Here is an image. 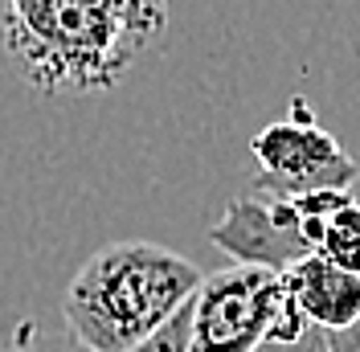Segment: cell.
Returning <instances> with one entry per match:
<instances>
[{
	"instance_id": "obj_1",
	"label": "cell",
	"mask_w": 360,
	"mask_h": 352,
	"mask_svg": "<svg viewBox=\"0 0 360 352\" xmlns=\"http://www.w3.org/2000/svg\"><path fill=\"white\" fill-rule=\"evenodd\" d=\"M201 279L197 263L160 242H111L70 279L62 320L82 352H127L164 328Z\"/></svg>"
},
{
	"instance_id": "obj_2",
	"label": "cell",
	"mask_w": 360,
	"mask_h": 352,
	"mask_svg": "<svg viewBox=\"0 0 360 352\" xmlns=\"http://www.w3.org/2000/svg\"><path fill=\"white\" fill-rule=\"evenodd\" d=\"M283 299V275L262 266L233 263L205 275L188 299V352H254L270 336Z\"/></svg>"
},
{
	"instance_id": "obj_3",
	"label": "cell",
	"mask_w": 360,
	"mask_h": 352,
	"mask_svg": "<svg viewBox=\"0 0 360 352\" xmlns=\"http://www.w3.org/2000/svg\"><path fill=\"white\" fill-rule=\"evenodd\" d=\"M254 156V180L250 189L270 197H303L315 189H352L356 184V160L340 148L332 132L315 123L303 99L291 103V115L266 123L250 139Z\"/></svg>"
},
{
	"instance_id": "obj_4",
	"label": "cell",
	"mask_w": 360,
	"mask_h": 352,
	"mask_svg": "<svg viewBox=\"0 0 360 352\" xmlns=\"http://www.w3.org/2000/svg\"><path fill=\"white\" fill-rule=\"evenodd\" d=\"M213 246H221L233 263L262 266L274 275H287L295 263L311 258V246L303 242L299 213L291 197H270L258 189H246L242 197L225 205L217 225L209 230Z\"/></svg>"
},
{
	"instance_id": "obj_5",
	"label": "cell",
	"mask_w": 360,
	"mask_h": 352,
	"mask_svg": "<svg viewBox=\"0 0 360 352\" xmlns=\"http://www.w3.org/2000/svg\"><path fill=\"white\" fill-rule=\"evenodd\" d=\"M283 287L291 295L299 315L323 332H344L360 320V275L340 270L323 258H303L283 275Z\"/></svg>"
},
{
	"instance_id": "obj_6",
	"label": "cell",
	"mask_w": 360,
	"mask_h": 352,
	"mask_svg": "<svg viewBox=\"0 0 360 352\" xmlns=\"http://www.w3.org/2000/svg\"><path fill=\"white\" fill-rule=\"evenodd\" d=\"M127 352H188V303H184L160 332H152L148 340H139V344L127 348Z\"/></svg>"
},
{
	"instance_id": "obj_7",
	"label": "cell",
	"mask_w": 360,
	"mask_h": 352,
	"mask_svg": "<svg viewBox=\"0 0 360 352\" xmlns=\"http://www.w3.org/2000/svg\"><path fill=\"white\" fill-rule=\"evenodd\" d=\"M254 352H332V348H328V332L315 328V324H303L295 336H266Z\"/></svg>"
},
{
	"instance_id": "obj_8",
	"label": "cell",
	"mask_w": 360,
	"mask_h": 352,
	"mask_svg": "<svg viewBox=\"0 0 360 352\" xmlns=\"http://www.w3.org/2000/svg\"><path fill=\"white\" fill-rule=\"evenodd\" d=\"M82 4H98V8H115V13H127L139 17L148 25H168V0H82Z\"/></svg>"
},
{
	"instance_id": "obj_9",
	"label": "cell",
	"mask_w": 360,
	"mask_h": 352,
	"mask_svg": "<svg viewBox=\"0 0 360 352\" xmlns=\"http://www.w3.org/2000/svg\"><path fill=\"white\" fill-rule=\"evenodd\" d=\"M328 348L332 352H360V320L344 332H328Z\"/></svg>"
},
{
	"instance_id": "obj_10",
	"label": "cell",
	"mask_w": 360,
	"mask_h": 352,
	"mask_svg": "<svg viewBox=\"0 0 360 352\" xmlns=\"http://www.w3.org/2000/svg\"><path fill=\"white\" fill-rule=\"evenodd\" d=\"M0 352H66V348H53V344H37V340H13V344H0Z\"/></svg>"
}]
</instances>
